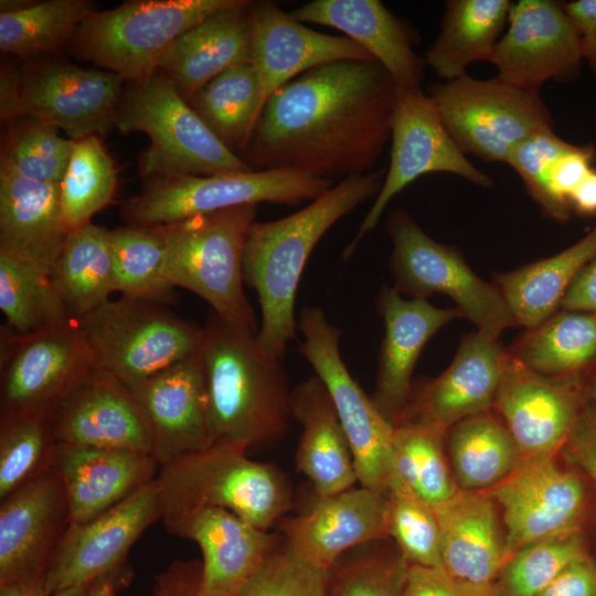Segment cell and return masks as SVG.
Masks as SVG:
<instances>
[{
    "label": "cell",
    "mask_w": 596,
    "mask_h": 596,
    "mask_svg": "<svg viewBox=\"0 0 596 596\" xmlns=\"http://www.w3.org/2000/svg\"><path fill=\"white\" fill-rule=\"evenodd\" d=\"M299 352L326 386L348 438L358 482L386 496L393 479L394 427L348 371L340 353L341 331L320 307H305L297 319Z\"/></svg>",
    "instance_id": "cell-12"
},
{
    "label": "cell",
    "mask_w": 596,
    "mask_h": 596,
    "mask_svg": "<svg viewBox=\"0 0 596 596\" xmlns=\"http://www.w3.org/2000/svg\"><path fill=\"white\" fill-rule=\"evenodd\" d=\"M291 416L301 425L296 467L317 497L332 496L358 482L352 451L332 400L315 374L291 391Z\"/></svg>",
    "instance_id": "cell-33"
},
{
    "label": "cell",
    "mask_w": 596,
    "mask_h": 596,
    "mask_svg": "<svg viewBox=\"0 0 596 596\" xmlns=\"http://www.w3.org/2000/svg\"><path fill=\"white\" fill-rule=\"evenodd\" d=\"M300 22L343 32L380 63L396 91L421 88L423 62L404 23L379 0H313L291 12Z\"/></svg>",
    "instance_id": "cell-29"
},
{
    "label": "cell",
    "mask_w": 596,
    "mask_h": 596,
    "mask_svg": "<svg viewBox=\"0 0 596 596\" xmlns=\"http://www.w3.org/2000/svg\"><path fill=\"white\" fill-rule=\"evenodd\" d=\"M161 518V488L156 477L100 515L72 522L46 572L50 595L120 572L132 544Z\"/></svg>",
    "instance_id": "cell-16"
},
{
    "label": "cell",
    "mask_w": 596,
    "mask_h": 596,
    "mask_svg": "<svg viewBox=\"0 0 596 596\" xmlns=\"http://www.w3.org/2000/svg\"><path fill=\"white\" fill-rule=\"evenodd\" d=\"M121 576V571L113 572L92 581L86 596H116V585L123 582Z\"/></svg>",
    "instance_id": "cell-61"
},
{
    "label": "cell",
    "mask_w": 596,
    "mask_h": 596,
    "mask_svg": "<svg viewBox=\"0 0 596 596\" xmlns=\"http://www.w3.org/2000/svg\"><path fill=\"white\" fill-rule=\"evenodd\" d=\"M444 437L445 434L417 424H400L393 429V476L432 508L459 489L445 457Z\"/></svg>",
    "instance_id": "cell-42"
},
{
    "label": "cell",
    "mask_w": 596,
    "mask_h": 596,
    "mask_svg": "<svg viewBox=\"0 0 596 596\" xmlns=\"http://www.w3.org/2000/svg\"><path fill=\"white\" fill-rule=\"evenodd\" d=\"M88 584L71 586L54 593L52 596H86Z\"/></svg>",
    "instance_id": "cell-63"
},
{
    "label": "cell",
    "mask_w": 596,
    "mask_h": 596,
    "mask_svg": "<svg viewBox=\"0 0 596 596\" xmlns=\"http://www.w3.org/2000/svg\"><path fill=\"white\" fill-rule=\"evenodd\" d=\"M52 424L60 445L152 453L143 409L123 383L97 368L55 405Z\"/></svg>",
    "instance_id": "cell-22"
},
{
    "label": "cell",
    "mask_w": 596,
    "mask_h": 596,
    "mask_svg": "<svg viewBox=\"0 0 596 596\" xmlns=\"http://www.w3.org/2000/svg\"><path fill=\"white\" fill-rule=\"evenodd\" d=\"M0 596H51L46 574L0 584Z\"/></svg>",
    "instance_id": "cell-60"
},
{
    "label": "cell",
    "mask_w": 596,
    "mask_h": 596,
    "mask_svg": "<svg viewBox=\"0 0 596 596\" xmlns=\"http://www.w3.org/2000/svg\"><path fill=\"white\" fill-rule=\"evenodd\" d=\"M595 155V147L592 143L573 145L555 160L550 175V190L556 206L558 222H565L570 217L573 211L570 198L584 177L593 169Z\"/></svg>",
    "instance_id": "cell-52"
},
{
    "label": "cell",
    "mask_w": 596,
    "mask_h": 596,
    "mask_svg": "<svg viewBox=\"0 0 596 596\" xmlns=\"http://www.w3.org/2000/svg\"><path fill=\"white\" fill-rule=\"evenodd\" d=\"M581 60L579 35L563 4L520 0L512 3L489 62L502 81L539 94L549 79L573 75Z\"/></svg>",
    "instance_id": "cell-18"
},
{
    "label": "cell",
    "mask_w": 596,
    "mask_h": 596,
    "mask_svg": "<svg viewBox=\"0 0 596 596\" xmlns=\"http://www.w3.org/2000/svg\"><path fill=\"white\" fill-rule=\"evenodd\" d=\"M76 321L96 368L129 391L200 349L201 327L147 300L109 299Z\"/></svg>",
    "instance_id": "cell-7"
},
{
    "label": "cell",
    "mask_w": 596,
    "mask_h": 596,
    "mask_svg": "<svg viewBox=\"0 0 596 596\" xmlns=\"http://www.w3.org/2000/svg\"><path fill=\"white\" fill-rule=\"evenodd\" d=\"M433 509L440 528L445 572L461 583L493 588L507 563L493 501L482 491L458 489Z\"/></svg>",
    "instance_id": "cell-31"
},
{
    "label": "cell",
    "mask_w": 596,
    "mask_h": 596,
    "mask_svg": "<svg viewBox=\"0 0 596 596\" xmlns=\"http://www.w3.org/2000/svg\"><path fill=\"white\" fill-rule=\"evenodd\" d=\"M49 276L72 318L111 299L116 285L109 231L92 222L71 231Z\"/></svg>",
    "instance_id": "cell-37"
},
{
    "label": "cell",
    "mask_w": 596,
    "mask_h": 596,
    "mask_svg": "<svg viewBox=\"0 0 596 596\" xmlns=\"http://www.w3.org/2000/svg\"><path fill=\"white\" fill-rule=\"evenodd\" d=\"M499 505L508 560L540 540L577 532L585 504L582 480L552 457L520 462L504 480L482 491Z\"/></svg>",
    "instance_id": "cell-17"
},
{
    "label": "cell",
    "mask_w": 596,
    "mask_h": 596,
    "mask_svg": "<svg viewBox=\"0 0 596 596\" xmlns=\"http://www.w3.org/2000/svg\"><path fill=\"white\" fill-rule=\"evenodd\" d=\"M234 0H135L93 11L75 40L79 52L132 83L159 70L172 44Z\"/></svg>",
    "instance_id": "cell-8"
},
{
    "label": "cell",
    "mask_w": 596,
    "mask_h": 596,
    "mask_svg": "<svg viewBox=\"0 0 596 596\" xmlns=\"http://www.w3.org/2000/svg\"><path fill=\"white\" fill-rule=\"evenodd\" d=\"M252 1L234 0L183 33L157 73L188 99L227 68L251 62Z\"/></svg>",
    "instance_id": "cell-32"
},
{
    "label": "cell",
    "mask_w": 596,
    "mask_h": 596,
    "mask_svg": "<svg viewBox=\"0 0 596 596\" xmlns=\"http://www.w3.org/2000/svg\"><path fill=\"white\" fill-rule=\"evenodd\" d=\"M596 256V226L564 251L509 273H496L493 284L518 326L532 329L557 312L568 287Z\"/></svg>",
    "instance_id": "cell-34"
},
{
    "label": "cell",
    "mask_w": 596,
    "mask_h": 596,
    "mask_svg": "<svg viewBox=\"0 0 596 596\" xmlns=\"http://www.w3.org/2000/svg\"><path fill=\"white\" fill-rule=\"evenodd\" d=\"M52 411L0 418V500L54 466Z\"/></svg>",
    "instance_id": "cell-45"
},
{
    "label": "cell",
    "mask_w": 596,
    "mask_h": 596,
    "mask_svg": "<svg viewBox=\"0 0 596 596\" xmlns=\"http://www.w3.org/2000/svg\"><path fill=\"white\" fill-rule=\"evenodd\" d=\"M536 596H596V564L587 555L576 560Z\"/></svg>",
    "instance_id": "cell-55"
},
{
    "label": "cell",
    "mask_w": 596,
    "mask_h": 596,
    "mask_svg": "<svg viewBox=\"0 0 596 596\" xmlns=\"http://www.w3.org/2000/svg\"><path fill=\"white\" fill-rule=\"evenodd\" d=\"M115 124L149 137L139 169L151 180L214 175L253 169L231 150L163 75L134 83L121 97Z\"/></svg>",
    "instance_id": "cell-5"
},
{
    "label": "cell",
    "mask_w": 596,
    "mask_h": 596,
    "mask_svg": "<svg viewBox=\"0 0 596 596\" xmlns=\"http://www.w3.org/2000/svg\"><path fill=\"white\" fill-rule=\"evenodd\" d=\"M509 0H449L440 32L425 53L426 64L441 78L467 74L473 62L490 61L508 22Z\"/></svg>",
    "instance_id": "cell-35"
},
{
    "label": "cell",
    "mask_w": 596,
    "mask_h": 596,
    "mask_svg": "<svg viewBox=\"0 0 596 596\" xmlns=\"http://www.w3.org/2000/svg\"><path fill=\"white\" fill-rule=\"evenodd\" d=\"M396 92L390 166L373 204L343 251L345 259L376 226L390 201L421 175L444 172L482 188L493 184V180L476 168L459 149L428 94L421 88Z\"/></svg>",
    "instance_id": "cell-14"
},
{
    "label": "cell",
    "mask_w": 596,
    "mask_h": 596,
    "mask_svg": "<svg viewBox=\"0 0 596 596\" xmlns=\"http://www.w3.org/2000/svg\"><path fill=\"white\" fill-rule=\"evenodd\" d=\"M70 232L60 184L30 180L0 164V251L49 275Z\"/></svg>",
    "instance_id": "cell-30"
},
{
    "label": "cell",
    "mask_w": 596,
    "mask_h": 596,
    "mask_svg": "<svg viewBox=\"0 0 596 596\" xmlns=\"http://www.w3.org/2000/svg\"><path fill=\"white\" fill-rule=\"evenodd\" d=\"M0 309L4 324L21 336L72 318L47 274L2 251Z\"/></svg>",
    "instance_id": "cell-44"
},
{
    "label": "cell",
    "mask_w": 596,
    "mask_h": 596,
    "mask_svg": "<svg viewBox=\"0 0 596 596\" xmlns=\"http://www.w3.org/2000/svg\"><path fill=\"white\" fill-rule=\"evenodd\" d=\"M116 292L120 296L171 305L174 287L164 274L163 227L125 226L109 231Z\"/></svg>",
    "instance_id": "cell-40"
},
{
    "label": "cell",
    "mask_w": 596,
    "mask_h": 596,
    "mask_svg": "<svg viewBox=\"0 0 596 596\" xmlns=\"http://www.w3.org/2000/svg\"><path fill=\"white\" fill-rule=\"evenodd\" d=\"M209 412L217 439L268 446L283 437L291 416V391L281 359L267 353L256 332L216 313L201 326Z\"/></svg>",
    "instance_id": "cell-3"
},
{
    "label": "cell",
    "mask_w": 596,
    "mask_h": 596,
    "mask_svg": "<svg viewBox=\"0 0 596 596\" xmlns=\"http://www.w3.org/2000/svg\"><path fill=\"white\" fill-rule=\"evenodd\" d=\"M240 443L217 439L210 447L159 467L162 522L194 509H225L268 531L291 507V489L275 466L254 461Z\"/></svg>",
    "instance_id": "cell-4"
},
{
    "label": "cell",
    "mask_w": 596,
    "mask_h": 596,
    "mask_svg": "<svg viewBox=\"0 0 596 596\" xmlns=\"http://www.w3.org/2000/svg\"><path fill=\"white\" fill-rule=\"evenodd\" d=\"M570 203L579 215L596 214V170L593 168L573 191Z\"/></svg>",
    "instance_id": "cell-59"
},
{
    "label": "cell",
    "mask_w": 596,
    "mask_h": 596,
    "mask_svg": "<svg viewBox=\"0 0 596 596\" xmlns=\"http://www.w3.org/2000/svg\"><path fill=\"white\" fill-rule=\"evenodd\" d=\"M445 436L451 472L459 489L486 491L520 465L511 434L492 411L460 421Z\"/></svg>",
    "instance_id": "cell-38"
},
{
    "label": "cell",
    "mask_w": 596,
    "mask_h": 596,
    "mask_svg": "<svg viewBox=\"0 0 596 596\" xmlns=\"http://www.w3.org/2000/svg\"><path fill=\"white\" fill-rule=\"evenodd\" d=\"M440 118L459 149L486 161L505 162L526 137L553 128L540 94L513 86L498 76L468 74L428 89Z\"/></svg>",
    "instance_id": "cell-11"
},
{
    "label": "cell",
    "mask_w": 596,
    "mask_h": 596,
    "mask_svg": "<svg viewBox=\"0 0 596 596\" xmlns=\"http://www.w3.org/2000/svg\"><path fill=\"white\" fill-rule=\"evenodd\" d=\"M561 308L596 313V256L573 280L562 299Z\"/></svg>",
    "instance_id": "cell-57"
},
{
    "label": "cell",
    "mask_w": 596,
    "mask_h": 596,
    "mask_svg": "<svg viewBox=\"0 0 596 596\" xmlns=\"http://www.w3.org/2000/svg\"><path fill=\"white\" fill-rule=\"evenodd\" d=\"M166 529L201 549L203 562L194 596H241L281 540L213 507L194 509Z\"/></svg>",
    "instance_id": "cell-24"
},
{
    "label": "cell",
    "mask_w": 596,
    "mask_h": 596,
    "mask_svg": "<svg viewBox=\"0 0 596 596\" xmlns=\"http://www.w3.org/2000/svg\"><path fill=\"white\" fill-rule=\"evenodd\" d=\"M375 304L383 319L384 338L371 400L394 427L407 404L412 374L425 344L441 327L464 316L458 308H437L427 299H405L386 285Z\"/></svg>",
    "instance_id": "cell-26"
},
{
    "label": "cell",
    "mask_w": 596,
    "mask_h": 596,
    "mask_svg": "<svg viewBox=\"0 0 596 596\" xmlns=\"http://www.w3.org/2000/svg\"><path fill=\"white\" fill-rule=\"evenodd\" d=\"M22 79L11 68L2 67L0 76V114L2 120H13L22 116Z\"/></svg>",
    "instance_id": "cell-58"
},
{
    "label": "cell",
    "mask_w": 596,
    "mask_h": 596,
    "mask_svg": "<svg viewBox=\"0 0 596 596\" xmlns=\"http://www.w3.org/2000/svg\"><path fill=\"white\" fill-rule=\"evenodd\" d=\"M587 379L538 373L507 351L493 409L511 434L520 462L562 449L586 403Z\"/></svg>",
    "instance_id": "cell-15"
},
{
    "label": "cell",
    "mask_w": 596,
    "mask_h": 596,
    "mask_svg": "<svg viewBox=\"0 0 596 596\" xmlns=\"http://www.w3.org/2000/svg\"><path fill=\"white\" fill-rule=\"evenodd\" d=\"M507 351L547 376L588 377L596 372V313L562 309L526 329Z\"/></svg>",
    "instance_id": "cell-36"
},
{
    "label": "cell",
    "mask_w": 596,
    "mask_h": 596,
    "mask_svg": "<svg viewBox=\"0 0 596 596\" xmlns=\"http://www.w3.org/2000/svg\"><path fill=\"white\" fill-rule=\"evenodd\" d=\"M563 8L578 32L582 57L596 75V0H575Z\"/></svg>",
    "instance_id": "cell-56"
},
{
    "label": "cell",
    "mask_w": 596,
    "mask_h": 596,
    "mask_svg": "<svg viewBox=\"0 0 596 596\" xmlns=\"http://www.w3.org/2000/svg\"><path fill=\"white\" fill-rule=\"evenodd\" d=\"M125 79L110 71L55 64L22 82V115L78 140L105 131L116 118Z\"/></svg>",
    "instance_id": "cell-25"
},
{
    "label": "cell",
    "mask_w": 596,
    "mask_h": 596,
    "mask_svg": "<svg viewBox=\"0 0 596 596\" xmlns=\"http://www.w3.org/2000/svg\"><path fill=\"white\" fill-rule=\"evenodd\" d=\"M334 185L291 170H262L152 180L121 209L128 226H159L260 202L296 205Z\"/></svg>",
    "instance_id": "cell-9"
},
{
    "label": "cell",
    "mask_w": 596,
    "mask_h": 596,
    "mask_svg": "<svg viewBox=\"0 0 596 596\" xmlns=\"http://www.w3.org/2000/svg\"><path fill=\"white\" fill-rule=\"evenodd\" d=\"M338 61L375 60L353 40L309 29L273 1L252 2L251 63L258 82L257 118L279 87L316 66Z\"/></svg>",
    "instance_id": "cell-23"
},
{
    "label": "cell",
    "mask_w": 596,
    "mask_h": 596,
    "mask_svg": "<svg viewBox=\"0 0 596 596\" xmlns=\"http://www.w3.org/2000/svg\"><path fill=\"white\" fill-rule=\"evenodd\" d=\"M572 146L553 128H543L522 140L505 161L522 179L544 215L555 221H558V215L550 190L551 170L555 160Z\"/></svg>",
    "instance_id": "cell-50"
},
{
    "label": "cell",
    "mask_w": 596,
    "mask_h": 596,
    "mask_svg": "<svg viewBox=\"0 0 596 596\" xmlns=\"http://www.w3.org/2000/svg\"><path fill=\"white\" fill-rule=\"evenodd\" d=\"M93 12L86 0H50L18 11L0 12V49L28 57L50 52L75 38L82 22Z\"/></svg>",
    "instance_id": "cell-43"
},
{
    "label": "cell",
    "mask_w": 596,
    "mask_h": 596,
    "mask_svg": "<svg viewBox=\"0 0 596 596\" xmlns=\"http://www.w3.org/2000/svg\"><path fill=\"white\" fill-rule=\"evenodd\" d=\"M256 211L254 204L241 205L161 225L169 283L205 300L224 320L254 332L256 318L243 287V251Z\"/></svg>",
    "instance_id": "cell-6"
},
{
    "label": "cell",
    "mask_w": 596,
    "mask_h": 596,
    "mask_svg": "<svg viewBox=\"0 0 596 596\" xmlns=\"http://www.w3.org/2000/svg\"><path fill=\"white\" fill-rule=\"evenodd\" d=\"M586 401L596 408V372L590 374L585 385Z\"/></svg>",
    "instance_id": "cell-62"
},
{
    "label": "cell",
    "mask_w": 596,
    "mask_h": 596,
    "mask_svg": "<svg viewBox=\"0 0 596 596\" xmlns=\"http://www.w3.org/2000/svg\"><path fill=\"white\" fill-rule=\"evenodd\" d=\"M387 232L393 243V287L400 294L423 299L445 295L478 331L493 339L518 326L498 287L478 277L456 247L430 238L407 212L393 211Z\"/></svg>",
    "instance_id": "cell-10"
},
{
    "label": "cell",
    "mask_w": 596,
    "mask_h": 596,
    "mask_svg": "<svg viewBox=\"0 0 596 596\" xmlns=\"http://www.w3.org/2000/svg\"><path fill=\"white\" fill-rule=\"evenodd\" d=\"M386 496L359 487L319 498L307 512L285 519L280 534L306 562L330 571L349 550L389 539Z\"/></svg>",
    "instance_id": "cell-27"
},
{
    "label": "cell",
    "mask_w": 596,
    "mask_h": 596,
    "mask_svg": "<svg viewBox=\"0 0 596 596\" xmlns=\"http://www.w3.org/2000/svg\"><path fill=\"white\" fill-rule=\"evenodd\" d=\"M130 392L150 424L151 455L159 467L203 450L216 440L200 349Z\"/></svg>",
    "instance_id": "cell-21"
},
{
    "label": "cell",
    "mask_w": 596,
    "mask_h": 596,
    "mask_svg": "<svg viewBox=\"0 0 596 596\" xmlns=\"http://www.w3.org/2000/svg\"><path fill=\"white\" fill-rule=\"evenodd\" d=\"M402 596H500L496 587L481 588L453 578L441 567L406 566Z\"/></svg>",
    "instance_id": "cell-53"
},
{
    "label": "cell",
    "mask_w": 596,
    "mask_h": 596,
    "mask_svg": "<svg viewBox=\"0 0 596 596\" xmlns=\"http://www.w3.org/2000/svg\"><path fill=\"white\" fill-rule=\"evenodd\" d=\"M505 356L498 339L478 330L466 334L440 375L412 387L395 426L417 424L446 434L460 421L492 411Z\"/></svg>",
    "instance_id": "cell-19"
},
{
    "label": "cell",
    "mask_w": 596,
    "mask_h": 596,
    "mask_svg": "<svg viewBox=\"0 0 596 596\" xmlns=\"http://www.w3.org/2000/svg\"><path fill=\"white\" fill-rule=\"evenodd\" d=\"M75 140L62 137L58 129L35 120L10 137L1 164L23 178L61 184L67 170Z\"/></svg>",
    "instance_id": "cell-49"
},
{
    "label": "cell",
    "mask_w": 596,
    "mask_h": 596,
    "mask_svg": "<svg viewBox=\"0 0 596 596\" xmlns=\"http://www.w3.org/2000/svg\"><path fill=\"white\" fill-rule=\"evenodd\" d=\"M396 86L376 61H338L289 81L265 103L242 150L255 171L336 181L364 174L391 139Z\"/></svg>",
    "instance_id": "cell-1"
},
{
    "label": "cell",
    "mask_w": 596,
    "mask_h": 596,
    "mask_svg": "<svg viewBox=\"0 0 596 596\" xmlns=\"http://www.w3.org/2000/svg\"><path fill=\"white\" fill-rule=\"evenodd\" d=\"M153 596H162L161 593L159 590H157L156 588H153Z\"/></svg>",
    "instance_id": "cell-64"
},
{
    "label": "cell",
    "mask_w": 596,
    "mask_h": 596,
    "mask_svg": "<svg viewBox=\"0 0 596 596\" xmlns=\"http://www.w3.org/2000/svg\"><path fill=\"white\" fill-rule=\"evenodd\" d=\"M586 555L577 532L553 536L518 550L501 571V596H536L570 564Z\"/></svg>",
    "instance_id": "cell-48"
},
{
    "label": "cell",
    "mask_w": 596,
    "mask_h": 596,
    "mask_svg": "<svg viewBox=\"0 0 596 596\" xmlns=\"http://www.w3.org/2000/svg\"><path fill=\"white\" fill-rule=\"evenodd\" d=\"M187 102L231 150H243L257 118L258 82L252 63L227 68Z\"/></svg>",
    "instance_id": "cell-41"
},
{
    "label": "cell",
    "mask_w": 596,
    "mask_h": 596,
    "mask_svg": "<svg viewBox=\"0 0 596 596\" xmlns=\"http://www.w3.org/2000/svg\"><path fill=\"white\" fill-rule=\"evenodd\" d=\"M386 531L408 565L441 567L440 528L435 510L395 476L386 493Z\"/></svg>",
    "instance_id": "cell-47"
},
{
    "label": "cell",
    "mask_w": 596,
    "mask_h": 596,
    "mask_svg": "<svg viewBox=\"0 0 596 596\" xmlns=\"http://www.w3.org/2000/svg\"><path fill=\"white\" fill-rule=\"evenodd\" d=\"M383 173L343 179L288 216L249 225L243 277L257 294L262 322L256 340L267 353L283 359L287 344L296 339V295L313 248L340 219L379 193Z\"/></svg>",
    "instance_id": "cell-2"
},
{
    "label": "cell",
    "mask_w": 596,
    "mask_h": 596,
    "mask_svg": "<svg viewBox=\"0 0 596 596\" xmlns=\"http://www.w3.org/2000/svg\"><path fill=\"white\" fill-rule=\"evenodd\" d=\"M562 450L568 461L583 469L596 483V408L587 401Z\"/></svg>",
    "instance_id": "cell-54"
},
{
    "label": "cell",
    "mask_w": 596,
    "mask_h": 596,
    "mask_svg": "<svg viewBox=\"0 0 596 596\" xmlns=\"http://www.w3.org/2000/svg\"><path fill=\"white\" fill-rule=\"evenodd\" d=\"M198 578L195 570L174 566L160 574L156 585L162 596H194ZM329 582L330 571L306 562L281 536L241 596H330Z\"/></svg>",
    "instance_id": "cell-39"
},
{
    "label": "cell",
    "mask_w": 596,
    "mask_h": 596,
    "mask_svg": "<svg viewBox=\"0 0 596 596\" xmlns=\"http://www.w3.org/2000/svg\"><path fill=\"white\" fill-rule=\"evenodd\" d=\"M60 473L73 523L89 521L115 507L158 476L150 454L83 446H57Z\"/></svg>",
    "instance_id": "cell-28"
},
{
    "label": "cell",
    "mask_w": 596,
    "mask_h": 596,
    "mask_svg": "<svg viewBox=\"0 0 596 596\" xmlns=\"http://www.w3.org/2000/svg\"><path fill=\"white\" fill-rule=\"evenodd\" d=\"M114 161L97 135L75 140L60 184L62 214L70 231L91 223L107 206L116 191Z\"/></svg>",
    "instance_id": "cell-46"
},
{
    "label": "cell",
    "mask_w": 596,
    "mask_h": 596,
    "mask_svg": "<svg viewBox=\"0 0 596 596\" xmlns=\"http://www.w3.org/2000/svg\"><path fill=\"white\" fill-rule=\"evenodd\" d=\"M407 563H389L379 555L353 556L340 568L337 596H402Z\"/></svg>",
    "instance_id": "cell-51"
},
{
    "label": "cell",
    "mask_w": 596,
    "mask_h": 596,
    "mask_svg": "<svg viewBox=\"0 0 596 596\" xmlns=\"http://www.w3.org/2000/svg\"><path fill=\"white\" fill-rule=\"evenodd\" d=\"M0 418L55 405L95 368L75 318L28 334L1 326Z\"/></svg>",
    "instance_id": "cell-13"
},
{
    "label": "cell",
    "mask_w": 596,
    "mask_h": 596,
    "mask_svg": "<svg viewBox=\"0 0 596 596\" xmlns=\"http://www.w3.org/2000/svg\"><path fill=\"white\" fill-rule=\"evenodd\" d=\"M72 523L54 466L0 500V584L45 575Z\"/></svg>",
    "instance_id": "cell-20"
}]
</instances>
